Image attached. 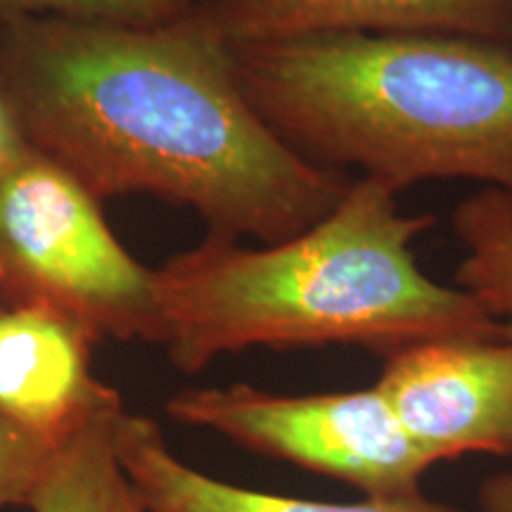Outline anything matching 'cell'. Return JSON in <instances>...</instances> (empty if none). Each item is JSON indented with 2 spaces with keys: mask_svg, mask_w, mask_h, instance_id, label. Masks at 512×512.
Returning <instances> with one entry per match:
<instances>
[{
  "mask_svg": "<svg viewBox=\"0 0 512 512\" xmlns=\"http://www.w3.org/2000/svg\"><path fill=\"white\" fill-rule=\"evenodd\" d=\"M0 83L27 143L100 202L143 192L192 207L209 233L275 245L351 185L264 124L197 8L164 24L22 19L0 31Z\"/></svg>",
  "mask_w": 512,
  "mask_h": 512,
  "instance_id": "obj_1",
  "label": "cell"
},
{
  "mask_svg": "<svg viewBox=\"0 0 512 512\" xmlns=\"http://www.w3.org/2000/svg\"><path fill=\"white\" fill-rule=\"evenodd\" d=\"M437 219L403 214L399 192L361 176L316 226L264 247L207 233L155 268L169 361L197 373L266 347H361L389 356L427 339H501L505 323L470 292L422 271L415 238Z\"/></svg>",
  "mask_w": 512,
  "mask_h": 512,
  "instance_id": "obj_2",
  "label": "cell"
},
{
  "mask_svg": "<svg viewBox=\"0 0 512 512\" xmlns=\"http://www.w3.org/2000/svg\"><path fill=\"white\" fill-rule=\"evenodd\" d=\"M240 88L290 150L403 188L467 178L512 200V41L403 31L230 43Z\"/></svg>",
  "mask_w": 512,
  "mask_h": 512,
  "instance_id": "obj_3",
  "label": "cell"
},
{
  "mask_svg": "<svg viewBox=\"0 0 512 512\" xmlns=\"http://www.w3.org/2000/svg\"><path fill=\"white\" fill-rule=\"evenodd\" d=\"M0 292L60 311L95 339H162L155 271L114 238L100 200L34 147L0 183Z\"/></svg>",
  "mask_w": 512,
  "mask_h": 512,
  "instance_id": "obj_4",
  "label": "cell"
},
{
  "mask_svg": "<svg viewBox=\"0 0 512 512\" xmlns=\"http://www.w3.org/2000/svg\"><path fill=\"white\" fill-rule=\"evenodd\" d=\"M166 413L259 456L354 486L366 498L418 496L432 467L375 387L302 396L252 384L197 387L171 396Z\"/></svg>",
  "mask_w": 512,
  "mask_h": 512,
  "instance_id": "obj_5",
  "label": "cell"
},
{
  "mask_svg": "<svg viewBox=\"0 0 512 512\" xmlns=\"http://www.w3.org/2000/svg\"><path fill=\"white\" fill-rule=\"evenodd\" d=\"M375 389L432 465L512 456V342L427 339L384 356Z\"/></svg>",
  "mask_w": 512,
  "mask_h": 512,
  "instance_id": "obj_6",
  "label": "cell"
},
{
  "mask_svg": "<svg viewBox=\"0 0 512 512\" xmlns=\"http://www.w3.org/2000/svg\"><path fill=\"white\" fill-rule=\"evenodd\" d=\"M83 325L41 304L0 311V420L60 441L83 420L119 403L117 389L95 380Z\"/></svg>",
  "mask_w": 512,
  "mask_h": 512,
  "instance_id": "obj_7",
  "label": "cell"
},
{
  "mask_svg": "<svg viewBox=\"0 0 512 512\" xmlns=\"http://www.w3.org/2000/svg\"><path fill=\"white\" fill-rule=\"evenodd\" d=\"M230 43L437 31L512 41V0H195Z\"/></svg>",
  "mask_w": 512,
  "mask_h": 512,
  "instance_id": "obj_8",
  "label": "cell"
},
{
  "mask_svg": "<svg viewBox=\"0 0 512 512\" xmlns=\"http://www.w3.org/2000/svg\"><path fill=\"white\" fill-rule=\"evenodd\" d=\"M114 451L145 512H465L425 494L330 503L219 482L181 463L155 420L126 411L114 427Z\"/></svg>",
  "mask_w": 512,
  "mask_h": 512,
  "instance_id": "obj_9",
  "label": "cell"
},
{
  "mask_svg": "<svg viewBox=\"0 0 512 512\" xmlns=\"http://www.w3.org/2000/svg\"><path fill=\"white\" fill-rule=\"evenodd\" d=\"M124 406L112 403L57 441L31 489V512H145L114 451Z\"/></svg>",
  "mask_w": 512,
  "mask_h": 512,
  "instance_id": "obj_10",
  "label": "cell"
},
{
  "mask_svg": "<svg viewBox=\"0 0 512 512\" xmlns=\"http://www.w3.org/2000/svg\"><path fill=\"white\" fill-rule=\"evenodd\" d=\"M453 230L465 256L456 287L470 292L491 316H512V200L496 188L465 197L453 211Z\"/></svg>",
  "mask_w": 512,
  "mask_h": 512,
  "instance_id": "obj_11",
  "label": "cell"
},
{
  "mask_svg": "<svg viewBox=\"0 0 512 512\" xmlns=\"http://www.w3.org/2000/svg\"><path fill=\"white\" fill-rule=\"evenodd\" d=\"M195 0H0V31L22 19L62 17L119 24H164L188 15Z\"/></svg>",
  "mask_w": 512,
  "mask_h": 512,
  "instance_id": "obj_12",
  "label": "cell"
},
{
  "mask_svg": "<svg viewBox=\"0 0 512 512\" xmlns=\"http://www.w3.org/2000/svg\"><path fill=\"white\" fill-rule=\"evenodd\" d=\"M57 441H48L22 427L0 420V508L24 505Z\"/></svg>",
  "mask_w": 512,
  "mask_h": 512,
  "instance_id": "obj_13",
  "label": "cell"
},
{
  "mask_svg": "<svg viewBox=\"0 0 512 512\" xmlns=\"http://www.w3.org/2000/svg\"><path fill=\"white\" fill-rule=\"evenodd\" d=\"M29 147L31 145L27 143L22 126H19V119L15 110H12L8 93H5L3 83H0V183L22 162Z\"/></svg>",
  "mask_w": 512,
  "mask_h": 512,
  "instance_id": "obj_14",
  "label": "cell"
},
{
  "mask_svg": "<svg viewBox=\"0 0 512 512\" xmlns=\"http://www.w3.org/2000/svg\"><path fill=\"white\" fill-rule=\"evenodd\" d=\"M479 512H512V470L486 477L477 491Z\"/></svg>",
  "mask_w": 512,
  "mask_h": 512,
  "instance_id": "obj_15",
  "label": "cell"
},
{
  "mask_svg": "<svg viewBox=\"0 0 512 512\" xmlns=\"http://www.w3.org/2000/svg\"><path fill=\"white\" fill-rule=\"evenodd\" d=\"M503 323H505V337H508L510 342H512V316H510V318H505Z\"/></svg>",
  "mask_w": 512,
  "mask_h": 512,
  "instance_id": "obj_16",
  "label": "cell"
}]
</instances>
